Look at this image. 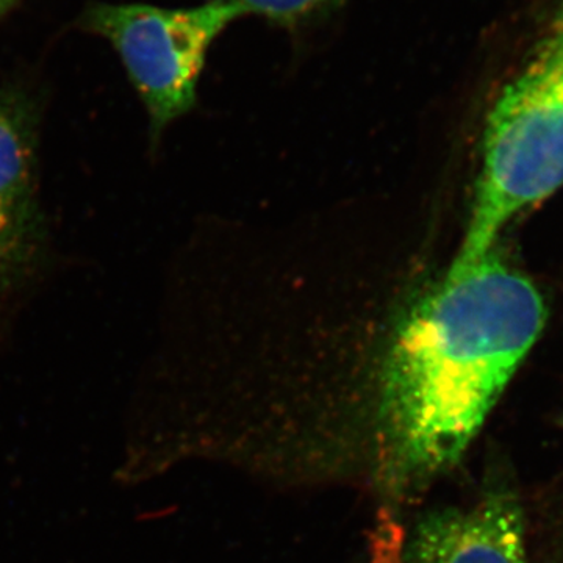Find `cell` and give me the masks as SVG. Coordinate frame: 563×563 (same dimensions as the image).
<instances>
[{
	"label": "cell",
	"mask_w": 563,
	"mask_h": 563,
	"mask_svg": "<svg viewBox=\"0 0 563 563\" xmlns=\"http://www.w3.org/2000/svg\"><path fill=\"white\" fill-rule=\"evenodd\" d=\"M20 0H0V20L7 16L16 7Z\"/></svg>",
	"instance_id": "52a82bcc"
},
{
	"label": "cell",
	"mask_w": 563,
	"mask_h": 563,
	"mask_svg": "<svg viewBox=\"0 0 563 563\" xmlns=\"http://www.w3.org/2000/svg\"><path fill=\"white\" fill-rule=\"evenodd\" d=\"M246 16L233 0L190 9L146 3H95L81 25L109 41L150 117L152 140L190 111L207 52L229 25Z\"/></svg>",
	"instance_id": "3957f363"
},
{
	"label": "cell",
	"mask_w": 563,
	"mask_h": 563,
	"mask_svg": "<svg viewBox=\"0 0 563 563\" xmlns=\"http://www.w3.org/2000/svg\"><path fill=\"white\" fill-rule=\"evenodd\" d=\"M246 14H258L276 24L291 27L314 20L335 9L342 0H233Z\"/></svg>",
	"instance_id": "8992f818"
},
{
	"label": "cell",
	"mask_w": 563,
	"mask_h": 563,
	"mask_svg": "<svg viewBox=\"0 0 563 563\" xmlns=\"http://www.w3.org/2000/svg\"><path fill=\"white\" fill-rule=\"evenodd\" d=\"M531 280L495 254L451 265L395 329L380 377V420L404 476L461 461L542 332Z\"/></svg>",
	"instance_id": "6da1fadb"
},
{
	"label": "cell",
	"mask_w": 563,
	"mask_h": 563,
	"mask_svg": "<svg viewBox=\"0 0 563 563\" xmlns=\"http://www.w3.org/2000/svg\"><path fill=\"white\" fill-rule=\"evenodd\" d=\"M46 225L38 198V110L27 92L0 90V296L38 268Z\"/></svg>",
	"instance_id": "277c9868"
},
{
	"label": "cell",
	"mask_w": 563,
	"mask_h": 563,
	"mask_svg": "<svg viewBox=\"0 0 563 563\" xmlns=\"http://www.w3.org/2000/svg\"><path fill=\"white\" fill-rule=\"evenodd\" d=\"M410 563H529L523 509L509 488H492L468 507H448L415 526Z\"/></svg>",
	"instance_id": "5b68a950"
},
{
	"label": "cell",
	"mask_w": 563,
	"mask_h": 563,
	"mask_svg": "<svg viewBox=\"0 0 563 563\" xmlns=\"http://www.w3.org/2000/svg\"><path fill=\"white\" fill-rule=\"evenodd\" d=\"M563 187V13L488 117L483 169L454 266L490 254L521 211Z\"/></svg>",
	"instance_id": "7a4b0ae2"
}]
</instances>
